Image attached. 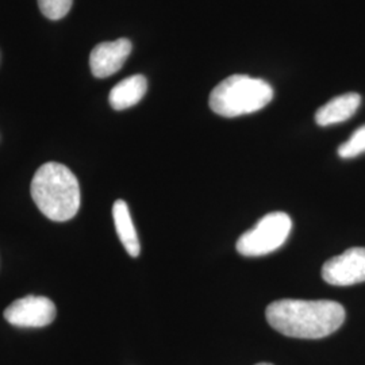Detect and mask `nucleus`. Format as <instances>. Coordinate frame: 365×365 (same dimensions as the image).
<instances>
[{
	"mask_svg": "<svg viewBox=\"0 0 365 365\" xmlns=\"http://www.w3.org/2000/svg\"><path fill=\"white\" fill-rule=\"evenodd\" d=\"M265 315L268 324L287 337L318 339L339 330L345 309L333 300L282 299L271 303Z\"/></svg>",
	"mask_w": 365,
	"mask_h": 365,
	"instance_id": "obj_1",
	"label": "nucleus"
},
{
	"mask_svg": "<svg viewBox=\"0 0 365 365\" xmlns=\"http://www.w3.org/2000/svg\"><path fill=\"white\" fill-rule=\"evenodd\" d=\"M324 280L339 287L365 282V248H351L327 260L322 267Z\"/></svg>",
	"mask_w": 365,
	"mask_h": 365,
	"instance_id": "obj_6",
	"label": "nucleus"
},
{
	"mask_svg": "<svg viewBox=\"0 0 365 365\" xmlns=\"http://www.w3.org/2000/svg\"><path fill=\"white\" fill-rule=\"evenodd\" d=\"M113 218L115 223L117 235L131 257H138L141 253V245L134 223L131 221L129 206L125 200L119 199L113 206Z\"/></svg>",
	"mask_w": 365,
	"mask_h": 365,
	"instance_id": "obj_10",
	"label": "nucleus"
},
{
	"mask_svg": "<svg viewBox=\"0 0 365 365\" xmlns=\"http://www.w3.org/2000/svg\"><path fill=\"white\" fill-rule=\"evenodd\" d=\"M365 152V125L354 131L352 137L339 148L341 158H353Z\"/></svg>",
	"mask_w": 365,
	"mask_h": 365,
	"instance_id": "obj_11",
	"label": "nucleus"
},
{
	"mask_svg": "<svg viewBox=\"0 0 365 365\" xmlns=\"http://www.w3.org/2000/svg\"><path fill=\"white\" fill-rule=\"evenodd\" d=\"M56 313V306L49 298L29 295L13 302L6 309L4 318L14 327H43L52 324Z\"/></svg>",
	"mask_w": 365,
	"mask_h": 365,
	"instance_id": "obj_5",
	"label": "nucleus"
},
{
	"mask_svg": "<svg viewBox=\"0 0 365 365\" xmlns=\"http://www.w3.org/2000/svg\"><path fill=\"white\" fill-rule=\"evenodd\" d=\"M148 90V80L143 75H134L122 80L110 92L108 102L114 110H126L141 102Z\"/></svg>",
	"mask_w": 365,
	"mask_h": 365,
	"instance_id": "obj_9",
	"label": "nucleus"
},
{
	"mask_svg": "<svg viewBox=\"0 0 365 365\" xmlns=\"http://www.w3.org/2000/svg\"><path fill=\"white\" fill-rule=\"evenodd\" d=\"M130 53L131 42L126 38L96 45L90 56L92 75L99 78L113 76L123 66Z\"/></svg>",
	"mask_w": 365,
	"mask_h": 365,
	"instance_id": "obj_7",
	"label": "nucleus"
},
{
	"mask_svg": "<svg viewBox=\"0 0 365 365\" xmlns=\"http://www.w3.org/2000/svg\"><path fill=\"white\" fill-rule=\"evenodd\" d=\"M39 211L56 222L69 221L80 207V187L76 176L66 165L46 163L39 168L30 185Z\"/></svg>",
	"mask_w": 365,
	"mask_h": 365,
	"instance_id": "obj_2",
	"label": "nucleus"
},
{
	"mask_svg": "<svg viewBox=\"0 0 365 365\" xmlns=\"http://www.w3.org/2000/svg\"><path fill=\"white\" fill-rule=\"evenodd\" d=\"M360 105H361V96L359 93L349 92V93L339 95L317 111L315 122L319 126H330V125L345 122L356 114Z\"/></svg>",
	"mask_w": 365,
	"mask_h": 365,
	"instance_id": "obj_8",
	"label": "nucleus"
},
{
	"mask_svg": "<svg viewBox=\"0 0 365 365\" xmlns=\"http://www.w3.org/2000/svg\"><path fill=\"white\" fill-rule=\"evenodd\" d=\"M257 365H272V364H269V363H260V364H257Z\"/></svg>",
	"mask_w": 365,
	"mask_h": 365,
	"instance_id": "obj_13",
	"label": "nucleus"
},
{
	"mask_svg": "<svg viewBox=\"0 0 365 365\" xmlns=\"http://www.w3.org/2000/svg\"><path fill=\"white\" fill-rule=\"evenodd\" d=\"M292 230L289 215L282 211L267 214L237 241V252L245 257H260L280 248Z\"/></svg>",
	"mask_w": 365,
	"mask_h": 365,
	"instance_id": "obj_4",
	"label": "nucleus"
},
{
	"mask_svg": "<svg viewBox=\"0 0 365 365\" xmlns=\"http://www.w3.org/2000/svg\"><path fill=\"white\" fill-rule=\"evenodd\" d=\"M274 98L272 87L262 78L233 75L221 81L210 95L211 110L225 118L260 111Z\"/></svg>",
	"mask_w": 365,
	"mask_h": 365,
	"instance_id": "obj_3",
	"label": "nucleus"
},
{
	"mask_svg": "<svg viewBox=\"0 0 365 365\" xmlns=\"http://www.w3.org/2000/svg\"><path fill=\"white\" fill-rule=\"evenodd\" d=\"M73 0H38L39 10L46 18L58 21L69 13Z\"/></svg>",
	"mask_w": 365,
	"mask_h": 365,
	"instance_id": "obj_12",
	"label": "nucleus"
}]
</instances>
